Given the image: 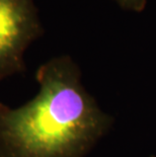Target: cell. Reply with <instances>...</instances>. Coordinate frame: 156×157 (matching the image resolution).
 <instances>
[{
	"mask_svg": "<svg viewBox=\"0 0 156 157\" xmlns=\"http://www.w3.org/2000/svg\"><path fill=\"white\" fill-rule=\"evenodd\" d=\"M40 89L18 108L0 102V157H85L111 126L71 57L36 70Z\"/></svg>",
	"mask_w": 156,
	"mask_h": 157,
	"instance_id": "6da1fadb",
	"label": "cell"
},
{
	"mask_svg": "<svg viewBox=\"0 0 156 157\" xmlns=\"http://www.w3.org/2000/svg\"><path fill=\"white\" fill-rule=\"evenodd\" d=\"M43 34L35 0H0V81L25 71V53Z\"/></svg>",
	"mask_w": 156,
	"mask_h": 157,
	"instance_id": "7a4b0ae2",
	"label": "cell"
},
{
	"mask_svg": "<svg viewBox=\"0 0 156 157\" xmlns=\"http://www.w3.org/2000/svg\"><path fill=\"white\" fill-rule=\"evenodd\" d=\"M120 7L129 11L141 12L144 10L147 0H115Z\"/></svg>",
	"mask_w": 156,
	"mask_h": 157,
	"instance_id": "3957f363",
	"label": "cell"
}]
</instances>
